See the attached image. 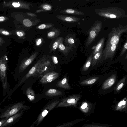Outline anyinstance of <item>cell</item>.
Listing matches in <instances>:
<instances>
[{
  "mask_svg": "<svg viewBox=\"0 0 127 127\" xmlns=\"http://www.w3.org/2000/svg\"><path fill=\"white\" fill-rule=\"evenodd\" d=\"M127 32V26L118 25L113 28L109 33L106 46L103 51L102 61L112 59L115 53L122 35Z\"/></svg>",
  "mask_w": 127,
  "mask_h": 127,
  "instance_id": "1",
  "label": "cell"
},
{
  "mask_svg": "<svg viewBox=\"0 0 127 127\" xmlns=\"http://www.w3.org/2000/svg\"><path fill=\"white\" fill-rule=\"evenodd\" d=\"M8 60L6 55H0V81L2 83L4 97H5L11 90L7 75Z\"/></svg>",
  "mask_w": 127,
  "mask_h": 127,
  "instance_id": "2",
  "label": "cell"
},
{
  "mask_svg": "<svg viewBox=\"0 0 127 127\" xmlns=\"http://www.w3.org/2000/svg\"><path fill=\"white\" fill-rule=\"evenodd\" d=\"M95 11L97 14L104 18L118 19L127 17L126 11L117 7L96 9Z\"/></svg>",
  "mask_w": 127,
  "mask_h": 127,
  "instance_id": "3",
  "label": "cell"
},
{
  "mask_svg": "<svg viewBox=\"0 0 127 127\" xmlns=\"http://www.w3.org/2000/svg\"><path fill=\"white\" fill-rule=\"evenodd\" d=\"M38 52H36L29 57H26L20 62H18L16 66L13 76L16 80L24 71L32 63L37 56Z\"/></svg>",
  "mask_w": 127,
  "mask_h": 127,
  "instance_id": "4",
  "label": "cell"
},
{
  "mask_svg": "<svg viewBox=\"0 0 127 127\" xmlns=\"http://www.w3.org/2000/svg\"><path fill=\"white\" fill-rule=\"evenodd\" d=\"M102 26L101 22L97 21L95 22L90 30L86 43L87 46H90L94 41L100 32Z\"/></svg>",
  "mask_w": 127,
  "mask_h": 127,
  "instance_id": "5",
  "label": "cell"
},
{
  "mask_svg": "<svg viewBox=\"0 0 127 127\" xmlns=\"http://www.w3.org/2000/svg\"><path fill=\"white\" fill-rule=\"evenodd\" d=\"M25 101L14 103L11 106L0 116V118H5L7 119L18 113L20 110L26 109L28 106L24 105Z\"/></svg>",
  "mask_w": 127,
  "mask_h": 127,
  "instance_id": "6",
  "label": "cell"
},
{
  "mask_svg": "<svg viewBox=\"0 0 127 127\" xmlns=\"http://www.w3.org/2000/svg\"><path fill=\"white\" fill-rule=\"evenodd\" d=\"M59 101L56 100L47 105L42 110L36 120L30 127H33L35 125H39L41 122L52 109L55 107L59 102Z\"/></svg>",
  "mask_w": 127,
  "mask_h": 127,
  "instance_id": "7",
  "label": "cell"
},
{
  "mask_svg": "<svg viewBox=\"0 0 127 127\" xmlns=\"http://www.w3.org/2000/svg\"><path fill=\"white\" fill-rule=\"evenodd\" d=\"M79 95L70 96L62 100L56 107V108L72 106L76 107L78 102L81 98Z\"/></svg>",
  "mask_w": 127,
  "mask_h": 127,
  "instance_id": "8",
  "label": "cell"
},
{
  "mask_svg": "<svg viewBox=\"0 0 127 127\" xmlns=\"http://www.w3.org/2000/svg\"><path fill=\"white\" fill-rule=\"evenodd\" d=\"M50 64L49 60L44 62L39 66L36 72L32 76L33 77H42L48 73Z\"/></svg>",
  "mask_w": 127,
  "mask_h": 127,
  "instance_id": "9",
  "label": "cell"
},
{
  "mask_svg": "<svg viewBox=\"0 0 127 127\" xmlns=\"http://www.w3.org/2000/svg\"><path fill=\"white\" fill-rule=\"evenodd\" d=\"M59 76V74L56 72H48L42 77L40 81L43 84L50 83L56 79Z\"/></svg>",
  "mask_w": 127,
  "mask_h": 127,
  "instance_id": "10",
  "label": "cell"
},
{
  "mask_svg": "<svg viewBox=\"0 0 127 127\" xmlns=\"http://www.w3.org/2000/svg\"><path fill=\"white\" fill-rule=\"evenodd\" d=\"M115 111L124 112L126 114L127 111V99L125 98L119 101L116 105Z\"/></svg>",
  "mask_w": 127,
  "mask_h": 127,
  "instance_id": "11",
  "label": "cell"
},
{
  "mask_svg": "<svg viewBox=\"0 0 127 127\" xmlns=\"http://www.w3.org/2000/svg\"><path fill=\"white\" fill-rule=\"evenodd\" d=\"M76 41L75 36L73 34H68L64 39L65 44L66 46L72 48L76 47Z\"/></svg>",
  "mask_w": 127,
  "mask_h": 127,
  "instance_id": "12",
  "label": "cell"
},
{
  "mask_svg": "<svg viewBox=\"0 0 127 127\" xmlns=\"http://www.w3.org/2000/svg\"><path fill=\"white\" fill-rule=\"evenodd\" d=\"M56 17L61 20L67 22H75L80 20V18L71 16L58 15L56 16Z\"/></svg>",
  "mask_w": 127,
  "mask_h": 127,
  "instance_id": "13",
  "label": "cell"
},
{
  "mask_svg": "<svg viewBox=\"0 0 127 127\" xmlns=\"http://www.w3.org/2000/svg\"><path fill=\"white\" fill-rule=\"evenodd\" d=\"M92 105L86 102H82L79 107V109L85 114H89L91 112L93 109Z\"/></svg>",
  "mask_w": 127,
  "mask_h": 127,
  "instance_id": "14",
  "label": "cell"
},
{
  "mask_svg": "<svg viewBox=\"0 0 127 127\" xmlns=\"http://www.w3.org/2000/svg\"><path fill=\"white\" fill-rule=\"evenodd\" d=\"M116 80V75L115 73L107 79L103 84L102 89H106L111 87L115 83Z\"/></svg>",
  "mask_w": 127,
  "mask_h": 127,
  "instance_id": "15",
  "label": "cell"
},
{
  "mask_svg": "<svg viewBox=\"0 0 127 127\" xmlns=\"http://www.w3.org/2000/svg\"><path fill=\"white\" fill-rule=\"evenodd\" d=\"M63 38L62 37H58L53 39L50 43V53H51L52 51L54 52L58 48L60 44L63 42Z\"/></svg>",
  "mask_w": 127,
  "mask_h": 127,
  "instance_id": "16",
  "label": "cell"
},
{
  "mask_svg": "<svg viewBox=\"0 0 127 127\" xmlns=\"http://www.w3.org/2000/svg\"><path fill=\"white\" fill-rule=\"evenodd\" d=\"M60 33L59 29L54 28L48 32L47 34V37L49 39H55L58 37Z\"/></svg>",
  "mask_w": 127,
  "mask_h": 127,
  "instance_id": "17",
  "label": "cell"
},
{
  "mask_svg": "<svg viewBox=\"0 0 127 127\" xmlns=\"http://www.w3.org/2000/svg\"><path fill=\"white\" fill-rule=\"evenodd\" d=\"M23 111L12 116L7 119L0 127H4L8 125L19 118L23 114Z\"/></svg>",
  "mask_w": 127,
  "mask_h": 127,
  "instance_id": "18",
  "label": "cell"
},
{
  "mask_svg": "<svg viewBox=\"0 0 127 127\" xmlns=\"http://www.w3.org/2000/svg\"><path fill=\"white\" fill-rule=\"evenodd\" d=\"M58 48L59 51L66 56H67L68 53L73 50V48L72 47L67 46H65L63 42L60 44Z\"/></svg>",
  "mask_w": 127,
  "mask_h": 127,
  "instance_id": "19",
  "label": "cell"
},
{
  "mask_svg": "<svg viewBox=\"0 0 127 127\" xmlns=\"http://www.w3.org/2000/svg\"><path fill=\"white\" fill-rule=\"evenodd\" d=\"M62 92L54 89H51L46 91L45 94L46 96L52 97L60 95L63 94Z\"/></svg>",
  "mask_w": 127,
  "mask_h": 127,
  "instance_id": "20",
  "label": "cell"
},
{
  "mask_svg": "<svg viewBox=\"0 0 127 127\" xmlns=\"http://www.w3.org/2000/svg\"><path fill=\"white\" fill-rule=\"evenodd\" d=\"M56 86L58 87L64 89H71L68 83V79L66 77L59 81L57 83Z\"/></svg>",
  "mask_w": 127,
  "mask_h": 127,
  "instance_id": "21",
  "label": "cell"
},
{
  "mask_svg": "<svg viewBox=\"0 0 127 127\" xmlns=\"http://www.w3.org/2000/svg\"><path fill=\"white\" fill-rule=\"evenodd\" d=\"M59 12L67 14H71L78 15H81L84 14V13L82 12L72 9H67L62 10L60 11Z\"/></svg>",
  "mask_w": 127,
  "mask_h": 127,
  "instance_id": "22",
  "label": "cell"
},
{
  "mask_svg": "<svg viewBox=\"0 0 127 127\" xmlns=\"http://www.w3.org/2000/svg\"><path fill=\"white\" fill-rule=\"evenodd\" d=\"M103 51V49H102L96 53L94 55L92 62V67H93L95 65L98 61L101 58L102 55Z\"/></svg>",
  "mask_w": 127,
  "mask_h": 127,
  "instance_id": "23",
  "label": "cell"
},
{
  "mask_svg": "<svg viewBox=\"0 0 127 127\" xmlns=\"http://www.w3.org/2000/svg\"><path fill=\"white\" fill-rule=\"evenodd\" d=\"M84 118L76 119L66 122L55 127H70L84 120Z\"/></svg>",
  "mask_w": 127,
  "mask_h": 127,
  "instance_id": "24",
  "label": "cell"
},
{
  "mask_svg": "<svg viewBox=\"0 0 127 127\" xmlns=\"http://www.w3.org/2000/svg\"><path fill=\"white\" fill-rule=\"evenodd\" d=\"M105 40V38L103 37L101 38L97 44L93 52V55H94L96 53L101 49H103Z\"/></svg>",
  "mask_w": 127,
  "mask_h": 127,
  "instance_id": "25",
  "label": "cell"
},
{
  "mask_svg": "<svg viewBox=\"0 0 127 127\" xmlns=\"http://www.w3.org/2000/svg\"><path fill=\"white\" fill-rule=\"evenodd\" d=\"M26 94L29 100L32 101H33L35 98V95L34 91L30 87L27 88L26 91Z\"/></svg>",
  "mask_w": 127,
  "mask_h": 127,
  "instance_id": "26",
  "label": "cell"
},
{
  "mask_svg": "<svg viewBox=\"0 0 127 127\" xmlns=\"http://www.w3.org/2000/svg\"><path fill=\"white\" fill-rule=\"evenodd\" d=\"M99 78V77H91L83 80L80 82L82 85L92 84L96 82Z\"/></svg>",
  "mask_w": 127,
  "mask_h": 127,
  "instance_id": "27",
  "label": "cell"
},
{
  "mask_svg": "<svg viewBox=\"0 0 127 127\" xmlns=\"http://www.w3.org/2000/svg\"><path fill=\"white\" fill-rule=\"evenodd\" d=\"M93 56L92 53L87 59L82 68L83 71H87L89 68L91 64Z\"/></svg>",
  "mask_w": 127,
  "mask_h": 127,
  "instance_id": "28",
  "label": "cell"
},
{
  "mask_svg": "<svg viewBox=\"0 0 127 127\" xmlns=\"http://www.w3.org/2000/svg\"><path fill=\"white\" fill-rule=\"evenodd\" d=\"M79 127H110L109 125L97 123L84 124Z\"/></svg>",
  "mask_w": 127,
  "mask_h": 127,
  "instance_id": "29",
  "label": "cell"
},
{
  "mask_svg": "<svg viewBox=\"0 0 127 127\" xmlns=\"http://www.w3.org/2000/svg\"><path fill=\"white\" fill-rule=\"evenodd\" d=\"M12 5L14 7H20L27 9H30L29 6L31 5V4L26 3H20L18 2H14L12 3Z\"/></svg>",
  "mask_w": 127,
  "mask_h": 127,
  "instance_id": "30",
  "label": "cell"
},
{
  "mask_svg": "<svg viewBox=\"0 0 127 127\" xmlns=\"http://www.w3.org/2000/svg\"><path fill=\"white\" fill-rule=\"evenodd\" d=\"M126 79V77H124L118 83L116 88L117 91L118 92L123 87Z\"/></svg>",
  "mask_w": 127,
  "mask_h": 127,
  "instance_id": "31",
  "label": "cell"
},
{
  "mask_svg": "<svg viewBox=\"0 0 127 127\" xmlns=\"http://www.w3.org/2000/svg\"><path fill=\"white\" fill-rule=\"evenodd\" d=\"M53 25L50 24H42L38 26L36 28L39 29H48L51 27Z\"/></svg>",
  "mask_w": 127,
  "mask_h": 127,
  "instance_id": "32",
  "label": "cell"
},
{
  "mask_svg": "<svg viewBox=\"0 0 127 127\" xmlns=\"http://www.w3.org/2000/svg\"><path fill=\"white\" fill-rule=\"evenodd\" d=\"M23 23L24 25L27 27H31L32 25V22L30 20L27 19H24L23 20Z\"/></svg>",
  "mask_w": 127,
  "mask_h": 127,
  "instance_id": "33",
  "label": "cell"
},
{
  "mask_svg": "<svg viewBox=\"0 0 127 127\" xmlns=\"http://www.w3.org/2000/svg\"><path fill=\"white\" fill-rule=\"evenodd\" d=\"M127 49V40H126L123 45L122 50L120 53V56L122 55L126 51Z\"/></svg>",
  "mask_w": 127,
  "mask_h": 127,
  "instance_id": "34",
  "label": "cell"
},
{
  "mask_svg": "<svg viewBox=\"0 0 127 127\" xmlns=\"http://www.w3.org/2000/svg\"><path fill=\"white\" fill-rule=\"evenodd\" d=\"M41 8L43 9V10H50L51 9L52 6L49 4H42L41 6Z\"/></svg>",
  "mask_w": 127,
  "mask_h": 127,
  "instance_id": "35",
  "label": "cell"
},
{
  "mask_svg": "<svg viewBox=\"0 0 127 127\" xmlns=\"http://www.w3.org/2000/svg\"><path fill=\"white\" fill-rule=\"evenodd\" d=\"M42 40L41 38H39L36 40V46L40 45L42 42Z\"/></svg>",
  "mask_w": 127,
  "mask_h": 127,
  "instance_id": "36",
  "label": "cell"
},
{
  "mask_svg": "<svg viewBox=\"0 0 127 127\" xmlns=\"http://www.w3.org/2000/svg\"><path fill=\"white\" fill-rule=\"evenodd\" d=\"M52 58L54 63L55 64H57L58 63L57 58L55 56H53L52 57Z\"/></svg>",
  "mask_w": 127,
  "mask_h": 127,
  "instance_id": "37",
  "label": "cell"
},
{
  "mask_svg": "<svg viewBox=\"0 0 127 127\" xmlns=\"http://www.w3.org/2000/svg\"><path fill=\"white\" fill-rule=\"evenodd\" d=\"M16 34L18 36L20 37H22L24 35L23 33L19 31H17L16 32Z\"/></svg>",
  "mask_w": 127,
  "mask_h": 127,
  "instance_id": "38",
  "label": "cell"
},
{
  "mask_svg": "<svg viewBox=\"0 0 127 127\" xmlns=\"http://www.w3.org/2000/svg\"><path fill=\"white\" fill-rule=\"evenodd\" d=\"M27 14L28 15L32 17H35L37 16V15L36 14L32 13H27Z\"/></svg>",
  "mask_w": 127,
  "mask_h": 127,
  "instance_id": "39",
  "label": "cell"
},
{
  "mask_svg": "<svg viewBox=\"0 0 127 127\" xmlns=\"http://www.w3.org/2000/svg\"><path fill=\"white\" fill-rule=\"evenodd\" d=\"M6 119H5L0 121V127L5 122Z\"/></svg>",
  "mask_w": 127,
  "mask_h": 127,
  "instance_id": "40",
  "label": "cell"
},
{
  "mask_svg": "<svg viewBox=\"0 0 127 127\" xmlns=\"http://www.w3.org/2000/svg\"><path fill=\"white\" fill-rule=\"evenodd\" d=\"M2 33L3 34L5 35H8L9 34V33L8 32L5 30L3 31L2 32Z\"/></svg>",
  "mask_w": 127,
  "mask_h": 127,
  "instance_id": "41",
  "label": "cell"
},
{
  "mask_svg": "<svg viewBox=\"0 0 127 127\" xmlns=\"http://www.w3.org/2000/svg\"><path fill=\"white\" fill-rule=\"evenodd\" d=\"M6 18L3 16H0V22H2L5 21Z\"/></svg>",
  "mask_w": 127,
  "mask_h": 127,
  "instance_id": "42",
  "label": "cell"
},
{
  "mask_svg": "<svg viewBox=\"0 0 127 127\" xmlns=\"http://www.w3.org/2000/svg\"><path fill=\"white\" fill-rule=\"evenodd\" d=\"M44 10L41 9H40L38 10H37L36 12L35 13H39L42 12Z\"/></svg>",
  "mask_w": 127,
  "mask_h": 127,
  "instance_id": "43",
  "label": "cell"
},
{
  "mask_svg": "<svg viewBox=\"0 0 127 127\" xmlns=\"http://www.w3.org/2000/svg\"><path fill=\"white\" fill-rule=\"evenodd\" d=\"M61 0H59V1H61Z\"/></svg>",
  "mask_w": 127,
  "mask_h": 127,
  "instance_id": "44",
  "label": "cell"
}]
</instances>
